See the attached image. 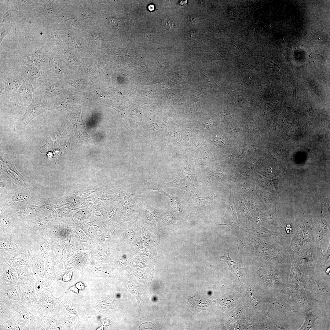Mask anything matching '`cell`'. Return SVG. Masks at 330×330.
Here are the masks:
<instances>
[{"label":"cell","instance_id":"cell-20","mask_svg":"<svg viewBox=\"0 0 330 330\" xmlns=\"http://www.w3.org/2000/svg\"><path fill=\"white\" fill-rule=\"evenodd\" d=\"M16 270L19 281L27 285H34L35 278L33 271L30 266L27 265L17 267Z\"/></svg>","mask_w":330,"mask_h":330},{"label":"cell","instance_id":"cell-2","mask_svg":"<svg viewBox=\"0 0 330 330\" xmlns=\"http://www.w3.org/2000/svg\"><path fill=\"white\" fill-rule=\"evenodd\" d=\"M296 263L303 274L316 278L315 270L318 266L317 248L314 243L304 242L302 249L295 253Z\"/></svg>","mask_w":330,"mask_h":330},{"label":"cell","instance_id":"cell-8","mask_svg":"<svg viewBox=\"0 0 330 330\" xmlns=\"http://www.w3.org/2000/svg\"><path fill=\"white\" fill-rule=\"evenodd\" d=\"M330 311V299L324 300L314 308L305 313L304 321L299 330H308L314 327L317 320Z\"/></svg>","mask_w":330,"mask_h":330},{"label":"cell","instance_id":"cell-6","mask_svg":"<svg viewBox=\"0 0 330 330\" xmlns=\"http://www.w3.org/2000/svg\"><path fill=\"white\" fill-rule=\"evenodd\" d=\"M19 62L22 68V76L25 81L33 86L35 90L50 77L35 66L23 58L19 59Z\"/></svg>","mask_w":330,"mask_h":330},{"label":"cell","instance_id":"cell-23","mask_svg":"<svg viewBox=\"0 0 330 330\" xmlns=\"http://www.w3.org/2000/svg\"><path fill=\"white\" fill-rule=\"evenodd\" d=\"M302 233L304 242L315 243L313 227L310 221L303 219L297 224Z\"/></svg>","mask_w":330,"mask_h":330},{"label":"cell","instance_id":"cell-27","mask_svg":"<svg viewBox=\"0 0 330 330\" xmlns=\"http://www.w3.org/2000/svg\"><path fill=\"white\" fill-rule=\"evenodd\" d=\"M213 196L192 197L190 199L193 204L195 206L200 207L207 203L212 199Z\"/></svg>","mask_w":330,"mask_h":330},{"label":"cell","instance_id":"cell-35","mask_svg":"<svg viewBox=\"0 0 330 330\" xmlns=\"http://www.w3.org/2000/svg\"><path fill=\"white\" fill-rule=\"evenodd\" d=\"M213 142L216 145L219 147L223 146L224 145V141L223 139L220 137L216 138L214 140Z\"/></svg>","mask_w":330,"mask_h":330},{"label":"cell","instance_id":"cell-32","mask_svg":"<svg viewBox=\"0 0 330 330\" xmlns=\"http://www.w3.org/2000/svg\"><path fill=\"white\" fill-rule=\"evenodd\" d=\"M144 188L146 189L157 191L163 195L166 193L158 185L151 181H145L144 184Z\"/></svg>","mask_w":330,"mask_h":330},{"label":"cell","instance_id":"cell-24","mask_svg":"<svg viewBox=\"0 0 330 330\" xmlns=\"http://www.w3.org/2000/svg\"><path fill=\"white\" fill-rule=\"evenodd\" d=\"M220 260L226 262L228 264L229 269L232 272L237 278L241 276V270L238 264L233 261L230 258L228 248L226 247V251L224 255L219 257Z\"/></svg>","mask_w":330,"mask_h":330},{"label":"cell","instance_id":"cell-10","mask_svg":"<svg viewBox=\"0 0 330 330\" xmlns=\"http://www.w3.org/2000/svg\"><path fill=\"white\" fill-rule=\"evenodd\" d=\"M323 301L317 299L308 290L302 288L299 289L292 304L305 313L317 306Z\"/></svg>","mask_w":330,"mask_h":330},{"label":"cell","instance_id":"cell-4","mask_svg":"<svg viewBox=\"0 0 330 330\" xmlns=\"http://www.w3.org/2000/svg\"><path fill=\"white\" fill-rule=\"evenodd\" d=\"M52 109L41 101L34 90L31 103L25 109L24 114L13 123L11 126L16 132H21L34 118Z\"/></svg>","mask_w":330,"mask_h":330},{"label":"cell","instance_id":"cell-5","mask_svg":"<svg viewBox=\"0 0 330 330\" xmlns=\"http://www.w3.org/2000/svg\"><path fill=\"white\" fill-rule=\"evenodd\" d=\"M21 73L8 72L0 74V99L13 101L14 96L24 82Z\"/></svg>","mask_w":330,"mask_h":330},{"label":"cell","instance_id":"cell-17","mask_svg":"<svg viewBox=\"0 0 330 330\" xmlns=\"http://www.w3.org/2000/svg\"><path fill=\"white\" fill-rule=\"evenodd\" d=\"M21 291L18 285H0V301L3 302H20Z\"/></svg>","mask_w":330,"mask_h":330},{"label":"cell","instance_id":"cell-33","mask_svg":"<svg viewBox=\"0 0 330 330\" xmlns=\"http://www.w3.org/2000/svg\"><path fill=\"white\" fill-rule=\"evenodd\" d=\"M108 22L109 25L112 28H116L119 26V20L115 17H111L109 18Z\"/></svg>","mask_w":330,"mask_h":330},{"label":"cell","instance_id":"cell-29","mask_svg":"<svg viewBox=\"0 0 330 330\" xmlns=\"http://www.w3.org/2000/svg\"><path fill=\"white\" fill-rule=\"evenodd\" d=\"M181 173L185 178L192 185L196 188L198 184L196 179L188 167H184Z\"/></svg>","mask_w":330,"mask_h":330},{"label":"cell","instance_id":"cell-11","mask_svg":"<svg viewBox=\"0 0 330 330\" xmlns=\"http://www.w3.org/2000/svg\"><path fill=\"white\" fill-rule=\"evenodd\" d=\"M305 281V289L314 295H318L322 296L325 300L330 299V282H321L316 278L303 275Z\"/></svg>","mask_w":330,"mask_h":330},{"label":"cell","instance_id":"cell-31","mask_svg":"<svg viewBox=\"0 0 330 330\" xmlns=\"http://www.w3.org/2000/svg\"><path fill=\"white\" fill-rule=\"evenodd\" d=\"M169 198L171 207L178 212H181V207L178 198L175 197L167 193L165 195Z\"/></svg>","mask_w":330,"mask_h":330},{"label":"cell","instance_id":"cell-7","mask_svg":"<svg viewBox=\"0 0 330 330\" xmlns=\"http://www.w3.org/2000/svg\"><path fill=\"white\" fill-rule=\"evenodd\" d=\"M17 284L21 291V303L36 316L40 317L38 300L34 285H25L20 281Z\"/></svg>","mask_w":330,"mask_h":330},{"label":"cell","instance_id":"cell-15","mask_svg":"<svg viewBox=\"0 0 330 330\" xmlns=\"http://www.w3.org/2000/svg\"><path fill=\"white\" fill-rule=\"evenodd\" d=\"M291 258V266L288 284L296 286L299 289H305V281L303 275L297 265L294 256L295 252L291 246L288 248Z\"/></svg>","mask_w":330,"mask_h":330},{"label":"cell","instance_id":"cell-25","mask_svg":"<svg viewBox=\"0 0 330 330\" xmlns=\"http://www.w3.org/2000/svg\"><path fill=\"white\" fill-rule=\"evenodd\" d=\"M299 289L296 286L288 284L284 285L279 294L287 301L292 303Z\"/></svg>","mask_w":330,"mask_h":330},{"label":"cell","instance_id":"cell-14","mask_svg":"<svg viewBox=\"0 0 330 330\" xmlns=\"http://www.w3.org/2000/svg\"><path fill=\"white\" fill-rule=\"evenodd\" d=\"M49 58L47 52L41 50L25 55L22 58L34 65L50 77Z\"/></svg>","mask_w":330,"mask_h":330},{"label":"cell","instance_id":"cell-9","mask_svg":"<svg viewBox=\"0 0 330 330\" xmlns=\"http://www.w3.org/2000/svg\"><path fill=\"white\" fill-rule=\"evenodd\" d=\"M53 77H50L35 91L41 101L45 104L53 99L54 96L63 89Z\"/></svg>","mask_w":330,"mask_h":330},{"label":"cell","instance_id":"cell-3","mask_svg":"<svg viewBox=\"0 0 330 330\" xmlns=\"http://www.w3.org/2000/svg\"><path fill=\"white\" fill-rule=\"evenodd\" d=\"M271 301L275 308L282 313L287 324L288 329H296L304 320L305 313L290 302L287 301L279 294Z\"/></svg>","mask_w":330,"mask_h":330},{"label":"cell","instance_id":"cell-28","mask_svg":"<svg viewBox=\"0 0 330 330\" xmlns=\"http://www.w3.org/2000/svg\"><path fill=\"white\" fill-rule=\"evenodd\" d=\"M134 197L135 196L134 195L124 191L121 195L120 200L124 206H127L134 204L135 201L134 198Z\"/></svg>","mask_w":330,"mask_h":330},{"label":"cell","instance_id":"cell-37","mask_svg":"<svg viewBox=\"0 0 330 330\" xmlns=\"http://www.w3.org/2000/svg\"><path fill=\"white\" fill-rule=\"evenodd\" d=\"M178 135L175 131H172L169 135V137L170 139L173 141H176L178 138Z\"/></svg>","mask_w":330,"mask_h":330},{"label":"cell","instance_id":"cell-1","mask_svg":"<svg viewBox=\"0 0 330 330\" xmlns=\"http://www.w3.org/2000/svg\"><path fill=\"white\" fill-rule=\"evenodd\" d=\"M37 317L21 302L4 304L0 301V318H10L25 324L29 330H37Z\"/></svg>","mask_w":330,"mask_h":330},{"label":"cell","instance_id":"cell-13","mask_svg":"<svg viewBox=\"0 0 330 330\" xmlns=\"http://www.w3.org/2000/svg\"><path fill=\"white\" fill-rule=\"evenodd\" d=\"M40 318L56 316L58 308L55 299L52 292L41 296L38 298Z\"/></svg>","mask_w":330,"mask_h":330},{"label":"cell","instance_id":"cell-36","mask_svg":"<svg viewBox=\"0 0 330 330\" xmlns=\"http://www.w3.org/2000/svg\"><path fill=\"white\" fill-rule=\"evenodd\" d=\"M211 176L214 179L217 180L221 179L222 176V173L220 170H217L213 173Z\"/></svg>","mask_w":330,"mask_h":330},{"label":"cell","instance_id":"cell-30","mask_svg":"<svg viewBox=\"0 0 330 330\" xmlns=\"http://www.w3.org/2000/svg\"><path fill=\"white\" fill-rule=\"evenodd\" d=\"M330 246L329 243L326 251L323 254L318 260V266L317 268H321L324 269L325 268L327 262L330 257Z\"/></svg>","mask_w":330,"mask_h":330},{"label":"cell","instance_id":"cell-16","mask_svg":"<svg viewBox=\"0 0 330 330\" xmlns=\"http://www.w3.org/2000/svg\"><path fill=\"white\" fill-rule=\"evenodd\" d=\"M19 281L16 270L6 262H1L0 285H16Z\"/></svg>","mask_w":330,"mask_h":330},{"label":"cell","instance_id":"cell-18","mask_svg":"<svg viewBox=\"0 0 330 330\" xmlns=\"http://www.w3.org/2000/svg\"><path fill=\"white\" fill-rule=\"evenodd\" d=\"M163 186L169 187H176L187 192L191 194H194L196 187L192 185L184 177L182 173H180L173 181L164 183Z\"/></svg>","mask_w":330,"mask_h":330},{"label":"cell","instance_id":"cell-21","mask_svg":"<svg viewBox=\"0 0 330 330\" xmlns=\"http://www.w3.org/2000/svg\"><path fill=\"white\" fill-rule=\"evenodd\" d=\"M34 287L38 299L42 295L52 292L50 281L44 277H38L35 278Z\"/></svg>","mask_w":330,"mask_h":330},{"label":"cell","instance_id":"cell-38","mask_svg":"<svg viewBox=\"0 0 330 330\" xmlns=\"http://www.w3.org/2000/svg\"><path fill=\"white\" fill-rule=\"evenodd\" d=\"M148 8L150 11H152L154 9V6L152 4H151L149 6Z\"/></svg>","mask_w":330,"mask_h":330},{"label":"cell","instance_id":"cell-22","mask_svg":"<svg viewBox=\"0 0 330 330\" xmlns=\"http://www.w3.org/2000/svg\"><path fill=\"white\" fill-rule=\"evenodd\" d=\"M0 330H29L24 324L10 318H0Z\"/></svg>","mask_w":330,"mask_h":330},{"label":"cell","instance_id":"cell-26","mask_svg":"<svg viewBox=\"0 0 330 330\" xmlns=\"http://www.w3.org/2000/svg\"><path fill=\"white\" fill-rule=\"evenodd\" d=\"M248 294L250 301L253 307L257 310L259 309L260 308V300L257 295L251 288H248Z\"/></svg>","mask_w":330,"mask_h":330},{"label":"cell","instance_id":"cell-19","mask_svg":"<svg viewBox=\"0 0 330 330\" xmlns=\"http://www.w3.org/2000/svg\"><path fill=\"white\" fill-rule=\"evenodd\" d=\"M304 242L302 231L298 224L292 226L291 234V247L295 253L299 252L302 248Z\"/></svg>","mask_w":330,"mask_h":330},{"label":"cell","instance_id":"cell-12","mask_svg":"<svg viewBox=\"0 0 330 330\" xmlns=\"http://www.w3.org/2000/svg\"><path fill=\"white\" fill-rule=\"evenodd\" d=\"M34 90L32 85L24 81L15 94L13 101L18 108L25 109L32 101Z\"/></svg>","mask_w":330,"mask_h":330},{"label":"cell","instance_id":"cell-34","mask_svg":"<svg viewBox=\"0 0 330 330\" xmlns=\"http://www.w3.org/2000/svg\"><path fill=\"white\" fill-rule=\"evenodd\" d=\"M164 25L167 29L171 30L173 28L174 24L172 21L167 18H166L164 21Z\"/></svg>","mask_w":330,"mask_h":330}]
</instances>
